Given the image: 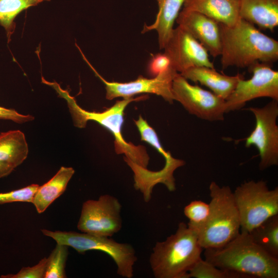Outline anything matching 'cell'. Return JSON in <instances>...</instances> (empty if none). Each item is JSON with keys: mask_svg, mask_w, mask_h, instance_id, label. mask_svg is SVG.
Wrapping results in <instances>:
<instances>
[{"mask_svg": "<svg viewBox=\"0 0 278 278\" xmlns=\"http://www.w3.org/2000/svg\"><path fill=\"white\" fill-rule=\"evenodd\" d=\"M219 25L222 70L230 66L248 68L256 62L271 64L278 60V41L254 25L239 18L232 25Z\"/></svg>", "mask_w": 278, "mask_h": 278, "instance_id": "6da1fadb", "label": "cell"}, {"mask_svg": "<svg viewBox=\"0 0 278 278\" xmlns=\"http://www.w3.org/2000/svg\"><path fill=\"white\" fill-rule=\"evenodd\" d=\"M204 255L217 267L248 278L278 277V258L266 252L246 231L222 247L205 249Z\"/></svg>", "mask_w": 278, "mask_h": 278, "instance_id": "7a4b0ae2", "label": "cell"}, {"mask_svg": "<svg viewBox=\"0 0 278 278\" xmlns=\"http://www.w3.org/2000/svg\"><path fill=\"white\" fill-rule=\"evenodd\" d=\"M41 80L43 83L55 90L59 97L66 100L75 126L84 128L89 120L98 123L110 131L114 136L115 150L117 153H123L125 157L137 165L147 168L149 157L145 148L143 146H135L127 142L123 137L121 130L124 121V111L127 106L131 102L146 99L147 95L117 100L111 107L101 112H89L81 108L69 92L63 89L57 82L47 81L43 77Z\"/></svg>", "mask_w": 278, "mask_h": 278, "instance_id": "3957f363", "label": "cell"}, {"mask_svg": "<svg viewBox=\"0 0 278 278\" xmlns=\"http://www.w3.org/2000/svg\"><path fill=\"white\" fill-rule=\"evenodd\" d=\"M203 248L196 233L180 222L175 234L157 242L149 258L156 278H188L189 270L201 258Z\"/></svg>", "mask_w": 278, "mask_h": 278, "instance_id": "277c9868", "label": "cell"}, {"mask_svg": "<svg viewBox=\"0 0 278 278\" xmlns=\"http://www.w3.org/2000/svg\"><path fill=\"white\" fill-rule=\"evenodd\" d=\"M210 212L205 223L195 231L203 249L222 247L239 233L240 221L233 192L215 181L209 185Z\"/></svg>", "mask_w": 278, "mask_h": 278, "instance_id": "5b68a950", "label": "cell"}, {"mask_svg": "<svg viewBox=\"0 0 278 278\" xmlns=\"http://www.w3.org/2000/svg\"><path fill=\"white\" fill-rule=\"evenodd\" d=\"M43 234L54 239L57 244L71 247L78 253L98 250L110 256L117 266V274L124 277L132 278L133 266L137 256L133 247L129 244L116 242L110 237L99 236L74 231H51L41 230Z\"/></svg>", "mask_w": 278, "mask_h": 278, "instance_id": "8992f818", "label": "cell"}, {"mask_svg": "<svg viewBox=\"0 0 278 278\" xmlns=\"http://www.w3.org/2000/svg\"><path fill=\"white\" fill-rule=\"evenodd\" d=\"M239 213L241 231L249 232L278 215V188L270 189L266 182H245L233 192Z\"/></svg>", "mask_w": 278, "mask_h": 278, "instance_id": "52a82bcc", "label": "cell"}, {"mask_svg": "<svg viewBox=\"0 0 278 278\" xmlns=\"http://www.w3.org/2000/svg\"><path fill=\"white\" fill-rule=\"evenodd\" d=\"M245 109L252 112L255 118L254 130L244 140L246 147L254 145L257 148L260 158V170L277 165L278 101L272 100L262 108L250 107Z\"/></svg>", "mask_w": 278, "mask_h": 278, "instance_id": "ba28073f", "label": "cell"}, {"mask_svg": "<svg viewBox=\"0 0 278 278\" xmlns=\"http://www.w3.org/2000/svg\"><path fill=\"white\" fill-rule=\"evenodd\" d=\"M121 208L118 200L108 194L87 200L82 204L77 228L83 233L110 237L122 227Z\"/></svg>", "mask_w": 278, "mask_h": 278, "instance_id": "9c48e42d", "label": "cell"}, {"mask_svg": "<svg viewBox=\"0 0 278 278\" xmlns=\"http://www.w3.org/2000/svg\"><path fill=\"white\" fill-rule=\"evenodd\" d=\"M172 93L174 100L179 101L190 114L208 121L223 120L225 100L197 85L190 84L179 73L173 80Z\"/></svg>", "mask_w": 278, "mask_h": 278, "instance_id": "30bf717a", "label": "cell"}, {"mask_svg": "<svg viewBox=\"0 0 278 278\" xmlns=\"http://www.w3.org/2000/svg\"><path fill=\"white\" fill-rule=\"evenodd\" d=\"M252 76L240 79L235 89L225 100L226 113L239 110L246 103L255 98L269 97L278 101V72L271 64L256 62L248 67Z\"/></svg>", "mask_w": 278, "mask_h": 278, "instance_id": "8fae6325", "label": "cell"}, {"mask_svg": "<svg viewBox=\"0 0 278 278\" xmlns=\"http://www.w3.org/2000/svg\"><path fill=\"white\" fill-rule=\"evenodd\" d=\"M78 49L83 60L105 84L106 99L112 100L117 97L129 98L137 94L147 93L160 96L166 101L171 103L173 102L174 99L172 93V84L178 73L171 66L152 78L139 76L136 79L127 82H110L105 79L97 72L80 47Z\"/></svg>", "mask_w": 278, "mask_h": 278, "instance_id": "7c38bea8", "label": "cell"}, {"mask_svg": "<svg viewBox=\"0 0 278 278\" xmlns=\"http://www.w3.org/2000/svg\"><path fill=\"white\" fill-rule=\"evenodd\" d=\"M164 49L171 66L179 74L195 66L215 68L207 50L179 26L173 28Z\"/></svg>", "mask_w": 278, "mask_h": 278, "instance_id": "4fadbf2b", "label": "cell"}, {"mask_svg": "<svg viewBox=\"0 0 278 278\" xmlns=\"http://www.w3.org/2000/svg\"><path fill=\"white\" fill-rule=\"evenodd\" d=\"M176 22L202 44L213 58L220 56L221 37L217 22L198 12L182 9Z\"/></svg>", "mask_w": 278, "mask_h": 278, "instance_id": "5bb4252c", "label": "cell"}, {"mask_svg": "<svg viewBox=\"0 0 278 278\" xmlns=\"http://www.w3.org/2000/svg\"><path fill=\"white\" fill-rule=\"evenodd\" d=\"M124 159L133 172L135 189L141 192L146 202L151 199L153 188L158 183L164 184L170 192L174 191L176 189L174 171L185 164L184 161L175 159L170 154L165 158L164 167L153 171L137 165L125 157Z\"/></svg>", "mask_w": 278, "mask_h": 278, "instance_id": "9a60e30c", "label": "cell"}, {"mask_svg": "<svg viewBox=\"0 0 278 278\" xmlns=\"http://www.w3.org/2000/svg\"><path fill=\"white\" fill-rule=\"evenodd\" d=\"M187 80L200 83L209 88L213 93L226 100L233 92L238 81L244 78L243 75L237 74L228 76L217 72L215 68L195 66L180 74Z\"/></svg>", "mask_w": 278, "mask_h": 278, "instance_id": "2e32d148", "label": "cell"}, {"mask_svg": "<svg viewBox=\"0 0 278 278\" xmlns=\"http://www.w3.org/2000/svg\"><path fill=\"white\" fill-rule=\"evenodd\" d=\"M240 18L263 30L278 25V0H239Z\"/></svg>", "mask_w": 278, "mask_h": 278, "instance_id": "e0dca14e", "label": "cell"}, {"mask_svg": "<svg viewBox=\"0 0 278 278\" xmlns=\"http://www.w3.org/2000/svg\"><path fill=\"white\" fill-rule=\"evenodd\" d=\"M183 9L198 12L228 26L240 18L239 0H185Z\"/></svg>", "mask_w": 278, "mask_h": 278, "instance_id": "ac0fdd59", "label": "cell"}, {"mask_svg": "<svg viewBox=\"0 0 278 278\" xmlns=\"http://www.w3.org/2000/svg\"><path fill=\"white\" fill-rule=\"evenodd\" d=\"M155 1L158 11L155 21L150 25H145L142 32L155 30L158 33L160 49H163L171 33L174 23L185 0Z\"/></svg>", "mask_w": 278, "mask_h": 278, "instance_id": "d6986e66", "label": "cell"}, {"mask_svg": "<svg viewBox=\"0 0 278 278\" xmlns=\"http://www.w3.org/2000/svg\"><path fill=\"white\" fill-rule=\"evenodd\" d=\"M74 173L72 167L62 166L51 179L39 185L31 202L38 213H43L64 192Z\"/></svg>", "mask_w": 278, "mask_h": 278, "instance_id": "ffe728a7", "label": "cell"}, {"mask_svg": "<svg viewBox=\"0 0 278 278\" xmlns=\"http://www.w3.org/2000/svg\"><path fill=\"white\" fill-rule=\"evenodd\" d=\"M28 147L23 132L19 130L0 133V161L16 168L27 158Z\"/></svg>", "mask_w": 278, "mask_h": 278, "instance_id": "44dd1931", "label": "cell"}, {"mask_svg": "<svg viewBox=\"0 0 278 278\" xmlns=\"http://www.w3.org/2000/svg\"><path fill=\"white\" fill-rule=\"evenodd\" d=\"M248 233L255 244L278 258V215L271 217Z\"/></svg>", "mask_w": 278, "mask_h": 278, "instance_id": "7402d4cb", "label": "cell"}, {"mask_svg": "<svg viewBox=\"0 0 278 278\" xmlns=\"http://www.w3.org/2000/svg\"><path fill=\"white\" fill-rule=\"evenodd\" d=\"M51 0H0V25L6 31L9 44L13 34L16 24V17L22 11L30 7L36 6Z\"/></svg>", "mask_w": 278, "mask_h": 278, "instance_id": "603a6c76", "label": "cell"}, {"mask_svg": "<svg viewBox=\"0 0 278 278\" xmlns=\"http://www.w3.org/2000/svg\"><path fill=\"white\" fill-rule=\"evenodd\" d=\"M248 278L231 271L220 269L202 258L189 270L188 278Z\"/></svg>", "mask_w": 278, "mask_h": 278, "instance_id": "cb8c5ba5", "label": "cell"}, {"mask_svg": "<svg viewBox=\"0 0 278 278\" xmlns=\"http://www.w3.org/2000/svg\"><path fill=\"white\" fill-rule=\"evenodd\" d=\"M68 246L57 244L47 258L44 278L66 277L65 267L68 252Z\"/></svg>", "mask_w": 278, "mask_h": 278, "instance_id": "d4e9b609", "label": "cell"}, {"mask_svg": "<svg viewBox=\"0 0 278 278\" xmlns=\"http://www.w3.org/2000/svg\"><path fill=\"white\" fill-rule=\"evenodd\" d=\"M210 212L208 203L201 200H194L184 208V214L188 219L187 225L196 231L206 222Z\"/></svg>", "mask_w": 278, "mask_h": 278, "instance_id": "484cf974", "label": "cell"}, {"mask_svg": "<svg viewBox=\"0 0 278 278\" xmlns=\"http://www.w3.org/2000/svg\"><path fill=\"white\" fill-rule=\"evenodd\" d=\"M135 124L140 133L141 140L145 141L154 147L164 159L170 153L163 148L155 131L148 124L141 115L137 120H134Z\"/></svg>", "mask_w": 278, "mask_h": 278, "instance_id": "4316f807", "label": "cell"}, {"mask_svg": "<svg viewBox=\"0 0 278 278\" xmlns=\"http://www.w3.org/2000/svg\"><path fill=\"white\" fill-rule=\"evenodd\" d=\"M39 185L32 184L11 192L0 193V204L14 202H32Z\"/></svg>", "mask_w": 278, "mask_h": 278, "instance_id": "83f0119b", "label": "cell"}, {"mask_svg": "<svg viewBox=\"0 0 278 278\" xmlns=\"http://www.w3.org/2000/svg\"><path fill=\"white\" fill-rule=\"evenodd\" d=\"M47 258L42 259L32 267H23L16 274L1 275V278H44Z\"/></svg>", "mask_w": 278, "mask_h": 278, "instance_id": "f1b7e54d", "label": "cell"}, {"mask_svg": "<svg viewBox=\"0 0 278 278\" xmlns=\"http://www.w3.org/2000/svg\"><path fill=\"white\" fill-rule=\"evenodd\" d=\"M170 64L169 57L164 53H158L152 56L148 66V71L151 75L155 77L169 68Z\"/></svg>", "mask_w": 278, "mask_h": 278, "instance_id": "f546056e", "label": "cell"}, {"mask_svg": "<svg viewBox=\"0 0 278 278\" xmlns=\"http://www.w3.org/2000/svg\"><path fill=\"white\" fill-rule=\"evenodd\" d=\"M0 119L22 124L33 120L34 117L29 114H22L14 109L0 106Z\"/></svg>", "mask_w": 278, "mask_h": 278, "instance_id": "4dcf8cb0", "label": "cell"}, {"mask_svg": "<svg viewBox=\"0 0 278 278\" xmlns=\"http://www.w3.org/2000/svg\"><path fill=\"white\" fill-rule=\"evenodd\" d=\"M14 169L9 164L0 161V178L8 176Z\"/></svg>", "mask_w": 278, "mask_h": 278, "instance_id": "1f68e13d", "label": "cell"}]
</instances>
